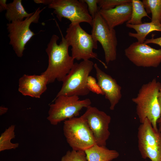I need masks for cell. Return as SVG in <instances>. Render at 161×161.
<instances>
[{"mask_svg": "<svg viewBox=\"0 0 161 161\" xmlns=\"http://www.w3.org/2000/svg\"><path fill=\"white\" fill-rule=\"evenodd\" d=\"M61 35V41L58 44L59 38L53 34L46 49L48 64L46 70L42 73L47 78L48 84L56 80L62 82L74 64V59L69 54V46L62 34Z\"/></svg>", "mask_w": 161, "mask_h": 161, "instance_id": "obj_1", "label": "cell"}, {"mask_svg": "<svg viewBox=\"0 0 161 161\" xmlns=\"http://www.w3.org/2000/svg\"><path fill=\"white\" fill-rule=\"evenodd\" d=\"M161 86V83L154 78L142 85L137 96L132 99L136 104V112L141 123L147 118L157 131V122L160 117L158 96Z\"/></svg>", "mask_w": 161, "mask_h": 161, "instance_id": "obj_2", "label": "cell"}, {"mask_svg": "<svg viewBox=\"0 0 161 161\" xmlns=\"http://www.w3.org/2000/svg\"><path fill=\"white\" fill-rule=\"evenodd\" d=\"M64 38L69 46L72 47L71 56L74 60L97 59V54L93 50L97 49V42L91 34L83 29L79 24L70 23L66 29Z\"/></svg>", "mask_w": 161, "mask_h": 161, "instance_id": "obj_3", "label": "cell"}, {"mask_svg": "<svg viewBox=\"0 0 161 161\" xmlns=\"http://www.w3.org/2000/svg\"><path fill=\"white\" fill-rule=\"evenodd\" d=\"M94 64L90 60L74 64L62 81V87L56 97L61 95L84 96L89 93L87 85L88 77Z\"/></svg>", "mask_w": 161, "mask_h": 161, "instance_id": "obj_4", "label": "cell"}, {"mask_svg": "<svg viewBox=\"0 0 161 161\" xmlns=\"http://www.w3.org/2000/svg\"><path fill=\"white\" fill-rule=\"evenodd\" d=\"M89 98L80 100L78 96L61 95L56 97L49 105L47 119L50 124L56 125L62 121L76 117L84 108L91 106Z\"/></svg>", "mask_w": 161, "mask_h": 161, "instance_id": "obj_5", "label": "cell"}, {"mask_svg": "<svg viewBox=\"0 0 161 161\" xmlns=\"http://www.w3.org/2000/svg\"><path fill=\"white\" fill-rule=\"evenodd\" d=\"M63 130L66 141L73 150L84 151L96 144L87 122L81 116L65 120Z\"/></svg>", "mask_w": 161, "mask_h": 161, "instance_id": "obj_6", "label": "cell"}, {"mask_svg": "<svg viewBox=\"0 0 161 161\" xmlns=\"http://www.w3.org/2000/svg\"><path fill=\"white\" fill-rule=\"evenodd\" d=\"M46 7L41 9L38 8L31 16L23 21H13L7 24L9 44L18 57L23 56L26 45L35 35L30 29L31 24L38 22L40 14Z\"/></svg>", "mask_w": 161, "mask_h": 161, "instance_id": "obj_7", "label": "cell"}, {"mask_svg": "<svg viewBox=\"0 0 161 161\" xmlns=\"http://www.w3.org/2000/svg\"><path fill=\"white\" fill-rule=\"evenodd\" d=\"M138 146L142 157L161 161V132L156 131L147 118L138 129Z\"/></svg>", "mask_w": 161, "mask_h": 161, "instance_id": "obj_8", "label": "cell"}, {"mask_svg": "<svg viewBox=\"0 0 161 161\" xmlns=\"http://www.w3.org/2000/svg\"><path fill=\"white\" fill-rule=\"evenodd\" d=\"M48 6L54 10V13L60 21L65 18L72 24L86 22L92 25L93 18L87 4L82 0H52Z\"/></svg>", "mask_w": 161, "mask_h": 161, "instance_id": "obj_9", "label": "cell"}, {"mask_svg": "<svg viewBox=\"0 0 161 161\" xmlns=\"http://www.w3.org/2000/svg\"><path fill=\"white\" fill-rule=\"evenodd\" d=\"M91 35L103 49L107 64L117 58V41L114 29H111L99 12L93 19Z\"/></svg>", "mask_w": 161, "mask_h": 161, "instance_id": "obj_10", "label": "cell"}, {"mask_svg": "<svg viewBox=\"0 0 161 161\" xmlns=\"http://www.w3.org/2000/svg\"><path fill=\"white\" fill-rule=\"evenodd\" d=\"M81 116L87 122L97 145L106 146L110 134L109 127L111 117L105 112L90 106Z\"/></svg>", "mask_w": 161, "mask_h": 161, "instance_id": "obj_11", "label": "cell"}, {"mask_svg": "<svg viewBox=\"0 0 161 161\" xmlns=\"http://www.w3.org/2000/svg\"><path fill=\"white\" fill-rule=\"evenodd\" d=\"M125 54L138 67H157L161 63V49L154 48L144 43H132L125 49Z\"/></svg>", "mask_w": 161, "mask_h": 161, "instance_id": "obj_12", "label": "cell"}, {"mask_svg": "<svg viewBox=\"0 0 161 161\" xmlns=\"http://www.w3.org/2000/svg\"><path fill=\"white\" fill-rule=\"evenodd\" d=\"M94 67L96 72L97 83L104 94L105 98L110 102V109H114L122 98L121 87L116 80L101 70L95 63Z\"/></svg>", "mask_w": 161, "mask_h": 161, "instance_id": "obj_13", "label": "cell"}, {"mask_svg": "<svg viewBox=\"0 0 161 161\" xmlns=\"http://www.w3.org/2000/svg\"><path fill=\"white\" fill-rule=\"evenodd\" d=\"M18 90L22 95L40 98L47 89L48 80L41 73L40 75L24 74L19 80Z\"/></svg>", "mask_w": 161, "mask_h": 161, "instance_id": "obj_14", "label": "cell"}, {"mask_svg": "<svg viewBox=\"0 0 161 161\" xmlns=\"http://www.w3.org/2000/svg\"><path fill=\"white\" fill-rule=\"evenodd\" d=\"M132 11L131 2L108 10L100 9L99 12L111 29L129 21Z\"/></svg>", "mask_w": 161, "mask_h": 161, "instance_id": "obj_15", "label": "cell"}, {"mask_svg": "<svg viewBox=\"0 0 161 161\" xmlns=\"http://www.w3.org/2000/svg\"><path fill=\"white\" fill-rule=\"evenodd\" d=\"M84 151L87 161H111L119 156V153L116 150H110L106 146L96 144Z\"/></svg>", "mask_w": 161, "mask_h": 161, "instance_id": "obj_16", "label": "cell"}, {"mask_svg": "<svg viewBox=\"0 0 161 161\" xmlns=\"http://www.w3.org/2000/svg\"><path fill=\"white\" fill-rule=\"evenodd\" d=\"M126 27L134 29L136 33L129 32V36L135 38L138 42L144 43L148 34L154 31L161 32V23L158 21H151L138 25L126 24Z\"/></svg>", "mask_w": 161, "mask_h": 161, "instance_id": "obj_17", "label": "cell"}, {"mask_svg": "<svg viewBox=\"0 0 161 161\" xmlns=\"http://www.w3.org/2000/svg\"><path fill=\"white\" fill-rule=\"evenodd\" d=\"M34 12L28 13L22 4L21 0H14L12 2L7 4L5 16L9 22L15 21H21L24 18L31 16Z\"/></svg>", "mask_w": 161, "mask_h": 161, "instance_id": "obj_18", "label": "cell"}, {"mask_svg": "<svg viewBox=\"0 0 161 161\" xmlns=\"http://www.w3.org/2000/svg\"><path fill=\"white\" fill-rule=\"evenodd\" d=\"M132 11L130 20L126 24L138 25L142 24V18L145 17L149 18L142 1L131 0Z\"/></svg>", "mask_w": 161, "mask_h": 161, "instance_id": "obj_19", "label": "cell"}, {"mask_svg": "<svg viewBox=\"0 0 161 161\" xmlns=\"http://www.w3.org/2000/svg\"><path fill=\"white\" fill-rule=\"evenodd\" d=\"M15 125H12L5 129L0 136V151L6 150L15 149L19 145L18 143H12V139L15 138Z\"/></svg>", "mask_w": 161, "mask_h": 161, "instance_id": "obj_20", "label": "cell"}, {"mask_svg": "<svg viewBox=\"0 0 161 161\" xmlns=\"http://www.w3.org/2000/svg\"><path fill=\"white\" fill-rule=\"evenodd\" d=\"M147 13H151V21L161 23V0H143L142 1Z\"/></svg>", "mask_w": 161, "mask_h": 161, "instance_id": "obj_21", "label": "cell"}, {"mask_svg": "<svg viewBox=\"0 0 161 161\" xmlns=\"http://www.w3.org/2000/svg\"><path fill=\"white\" fill-rule=\"evenodd\" d=\"M61 161H87L84 151H68L61 158Z\"/></svg>", "mask_w": 161, "mask_h": 161, "instance_id": "obj_22", "label": "cell"}, {"mask_svg": "<svg viewBox=\"0 0 161 161\" xmlns=\"http://www.w3.org/2000/svg\"><path fill=\"white\" fill-rule=\"evenodd\" d=\"M131 2V0H98L100 9L108 10L126 3Z\"/></svg>", "mask_w": 161, "mask_h": 161, "instance_id": "obj_23", "label": "cell"}, {"mask_svg": "<svg viewBox=\"0 0 161 161\" xmlns=\"http://www.w3.org/2000/svg\"><path fill=\"white\" fill-rule=\"evenodd\" d=\"M88 88L90 92H92L97 95H102L104 94L98 84L95 78L94 77L89 75L87 80Z\"/></svg>", "mask_w": 161, "mask_h": 161, "instance_id": "obj_24", "label": "cell"}, {"mask_svg": "<svg viewBox=\"0 0 161 161\" xmlns=\"http://www.w3.org/2000/svg\"><path fill=\"white\" fill-rule=\"evenodd\" d=\"M87 5L90 15L94 18L99 12L100 9L97 6L98 0H82Z\"/></svg>", "mask_w": 161, "mask_h": 161, "instance_id": "obj_25", "label": "cell"}, {"mask_svg": "<svg viewBox=\"0 0 161 161\" xmlns=\"http://www.w3.org/2000/svg\"><path fill=\"white\" fill-rule=\"evenodd\" d=\"M144 43L145 44H153L158 45L161 47V37L154 38L152 37L150 39H146Z\"/></svg>", "mask_w": 161, "mask_h": 161, "instance_id": "obj_26", "label": "cell"}, {"mask_svg": "<svg viewBox=\"0 0 161 161\" xmlns=\"http://www.w3.org/2000/svg\"><path fill=\"white\" fill-rule=\"evenodd\" d=\"M6 0H0V11L2 12L4 10H6L7 4L6 3Z\"/></svg>", "mask_w": 161, "mask_h": 161, "instance_id": "obj_27", "label": "cell"}, {"mask_svg": "<svg viewBox=\"0 0 161 161\" xmlns=\"http://www.w3.org/2000/svg\"><path fill=\"white\" fill-rule=\"evenodd\" d=\"M52 0H35L34 1L37 4H42L48 5L51 3Z\"/></svg>", "mask_w": 161, "mask_h": 161, "instance_id": "obj_28", "label": "cell"}, {"mask_svg": "<svg viewBox=\"0 0 161 161\" xmlns=\"http://www.w3.org/2000/svg\"><path fill=\"white\" fill-rule=\"evenodd\" d=\"M8 109L4 106H1L0 107V115H1L7 112Z\"/></svg>", "mask_w": 161, "mask_h": 161, "instance_id": "obj_29", "label": "cell"}, {"mask_svg": "<svg viewBox=\"0 0 161 161\" xmlns=\"http://www.w3.org/2000/svg\"><path fill=\"white\" fill-rule=\"evenodd\" d=\"M158 100L160 110V117L159 119H161V89H160L158 96Z\"/></svg>", "mask_w": 161, "mask_h": 161, "instance_id": "obj_30", "label": "cell"}, {"mask_svg": "<svg viewBox=\"0 0 161 161\" xmlns=\"http://www.w3.org/2000/svg\"><path fill=\"white\" fill-rule=\"evenodd\" d=\"M157 123L158 125V130L159 131L161 132V119H159L158 120Z\"/></svg>", "mask_w": 161, "mask_h": 161, "instance_id": "obj_31", "label": "cell"}, {"mask_svg": "<svg viewBox=\"0 0 161 161\" xmlns=\"http://www.w3.org/2000/svg\"><path fill=\"white\" fill-rule=\"evenodd\" d=\"M160 89H161V86Z\"/></svg>", "mask_w": 161, "mask_h": 161, "instance_id": "obj_32", "label": "cell"}, {"mask_svg": "<svg viewBox=\"0 0 161 161\" xmlns=\"http://www.w3.org/2000/svg\"></svg>", "mask_w": 161, "mask_h": 161, "instance_id": "obj_33", "label": "cell"}]
</instances>
